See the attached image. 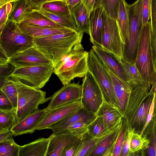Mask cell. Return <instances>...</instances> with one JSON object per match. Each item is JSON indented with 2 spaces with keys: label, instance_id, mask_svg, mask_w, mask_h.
I'll list each match as a JSON object with an SVG mask.
<instances>
[{
  "label": "cell",
  "instance_id": "59",
  "mask_svg": "<svg viewBox=\"0 0 156 156\" xmlns=\"http://www.w3.org/2000/svg\"><path fill=\"white\" fill-rule=\"evenodd\" d=\"M3 28H4V27H1V26H0V35H1V34Z\"/></svg>",
  "mask_w": 156,
  "mask_h": 156
},
{
  "label": "cell",
  "instance_id": "27",
  "mask_svg": "<svg viewBox=\"0 0 156 156\" xmlns=\"http://www.w3.org/2000/svg\"><path fill=\"white\" fill-rule=\"evenodd\" d=\"M12 2L8 14V20L19 23L21 21L26 13L31 9L28 0H15Z\"/></svg>",
  "mask_w": 156,
  "mask_h": 156
},
{
  "label": "cell",
  "instance_id": "45",
  "mask_svg": "<svg viewBox=\"0 0 156 156\" xmlns=\"http://www.w3.org/2000/svg\"><path fill=\"white\" fill-rule=\"evenodd\" d=\"M150 0H143L142 11V26L149 22L150 17Z\"/></svg>",
  "mask_w": 156,
  "mask_h": 156
},
{
  "label": "cell",
  "instance_id": "21",
  "mask_svg": "<svg viewBox=\"0 0 156 156\" xmlns=\"http://www.w3.org/2000/svg\"><path fill=\"white\" fill-rule=\"evenodd\" d=\"M16 23L24 33L33 38L43 37L75 31L63 27H42L21 23Z\"/></svg>",
  "mask_w": 156,
  "mask_h": 156
},
{
  "label": "cell",
  "instance_id": "33",
  "mask_svg": "<svg viewBox=\"0 0 156 156\" xmlns=\"http://www.w3.org/2000/svg\"><path fill=\"white\" fill-rule=\"evenodd\" d=\"M128 130L130 137L129 152L148 149L150 140L147 135L144 134L141 135Z\"/></svg>",
  "mask_w": 156,
  "mask_h": 156
},
{
  "label": "cell",
  "instance_id": "22",
  "mask_svg": "<svg viewBox=\"0 0 156 156\" xmlns=\"http://www.w3.org/2000/svg\"><path fill=\"white\" fill-rule=\"evenodd\" d=\"M95 114L102 118L109 129L114 128L123 118L118 108L104 101Z\"/></svg>",
  "mask_w": 156,
  "mask_h": 156
},
{
  "label": "cell",
  "instance_id": "52",
  "mask_svg": "<svg viewBox=\"0 0 156 156\" xmlns=\"http://www.w3.org/2000/svg\"><path fill=\"white\" fill-rule=\"evenodd\" d=\"M9 59L0 45V67L7 65L9 63Z\"/></svg>",
  "mask_w": 156,
  "mask_h": 156
},
{
  "label": "cell",
  "instance_id": "13",
  "mask_svg": "<svg viewBox=\"0 0 156 156\" xmlns=\"http://www.w3.org/2000/svg\"><path fill=\"white\" fill-rule=\"evenodd\" d=\"M81 107L80 101H76L47 111L35 128V131L49 129L53 125L74 113Z\"/></svg>",
  "mask_w": 156,
  "mask_h": 156
},
{
  "label": "cell",
  "instance_id": "16",
  "mask_svg": "<svg viewBox=\"0 0 156 156\" xmlns=\"http://www.w3.org/2000/svg\"><path fill=\"white\" fill-rule=\"evenodd\" d=\"M85 135L66 131L57 134L52 133L49 136L50 141L46 156H60L66 145L81 139Z\"/></svg>",
  "mask_w": 156,
  "mask_h": 156
},
{
  "label": "cell",
  "instance_id": "60",
  "mask_svg": "<svg viewBox=\"0 0 156 156\" xmlns=\"http://www.w3.org/2000/svg\"><path fill=\"white\" fill-rule=\"evenodd\" d=\"M5 131H6V130H4L0 128V133H1L2 132Z\"/></svg>",
  "mask_w": 156,
  "mask_h": 156
},
{
  "label": "cell",
  "instance_id": "25",
  "mask_svg": "<svg viewBox=\"0 0 156 156\" xmlns=\"http://www.w3.org/2000/svg\"><path fill=\"white\" fill-rule=\"evenodd\" d=\"M122 122V120L114 130L100 140L86 156H102L115 141Z\"/></svg>",
  "mask_w": 156,
  "mask_h": 156
},
{
  "label": "cell",
  "instance_id": "49",
  "mask_svg": "<svg viewBox=\"0 0 156 156\" xmlns=\"http://www.w3.org/2000/svg\"><path fill=\"white\" fill-rule=\"evenodd\" d=\"M129 141L128 130L123 141L119 156H128L129 152Z\"/></svg>",
  "mask_w": 156,
  "mask_h": 156
},
{
  "label": "cell",
  "instance_id": "28",
  "mask_svg": "<svg viewBox=\"0 0 156 156\" xmlns=\"http://www.w3.org/2000/svg\"><path fill=\"white\" fill-rule=\"evenodd\" d=\"M41 9L62 16H73L66 0H47L42 5Z\"/></svg>",
  "mask_w": 156,
  "mask_h": 156
},
{
  "label": "cell",
  "instance_id": "54",
  "mask_svg": "<svg viewBox=\"0 0 156 156\" xmlns=\"http://www.w3.org/2000/svg\"><path fill=\"white\" fill-rule=\"evenodd\" d=\"M66 1L71 12L82 2V0H66Z\"/></svg>",
  "mask_w": 156,
  "mask_h": 156
},
{
  "label": "cell",
  "instance_id": "14",
  "mask_svg": "<svg viewBox=\"0 0 156 156\" xmlns=\"http://www.w3.org/2000/svg\"><path fill=\"white\" fill-rule=\"evenodd\" d=\"M8 62L15 68L53 64L44 54L34 46L10 58Z\"/></svg>",
  "mask_w": 156,
  "mask_h": 156
},
{
  "label": "cell",
  "instance_id": "38",
  "mask_svg": "<svg viewBox=\"0 0 156 156\" xmlns=\"http://www.w3.org/2000/svg\"><path fill=\"white\" fill-rule=\"evenodd\" d=\"M11 102L13 108L16 110L17 105V94L12 79L7 78L1 88Z\"/></svg>",
  "mask_w": 156,
  "mask_h": 156
},
{
  "label": "cell",
  "instance_id": "29",
  "mask_svg": "<svg viewBox=\"0 0 156 156\" xmlns=\"http://www.w3.org/2000/svg\"><path fill=\"white\" fill-rule=\"evenodd\" d=\"M126 3L125 0H120L118 16L116 20L124 45L127 39L129 28Z\"/></svg>",
  "mask_w": 156,
  "mask_h": 156
},
{
  "label": "cell",
  "instance_id": "20",
  "mask_svg": "<svg viewBox=\"0 0 156 156\" xmlns=\"http://www.w3.org/2000/svg\"><path fill=\"white\" fill-rule=\"evenodd\" d=\"M44 108L38 109L14 126L11 129L13 136H16L34 133L35 128L46 114Z\"/></svg>",
  "mask_w": 156,
  "mask_h": 156
},
{
  "label": "cell",
  "instance_id": "18",
  "mask_svg": "<svg viewBox=\"0 0 156 156\" xmlns=\"http://www.w3.org/2000/svg\"><path fill=\"white\" fill-rule=\"evenodd\" d=\"M104 12L101 7H98L89 16V35L93 46L102 48V37L104 27Z\"/></svg>",
  "mask_w": 156,
  "mask_h": 156
},
{
  "label": "cell",
  "instance_id": "36",
  "mask_svg": "<svg viewBox=\"0 0 156 156\" xmlns=\"http://www.w3.org/2000/svg\"><path fill=\"white\" fill-rule=\"evenodd\" d=\"M151 40L153 59H156V0H150Z\"/></svg>",
  "mask_w": 156,
  "mask_h": 156
},
{
  "label": "cell",
  "instance_id": "37",
  "mask_svg": "<svg viewBox=\"0 0 156 156\" xmlns=\"http://www.w3.org/2000/svg\"><path fill=\"white\" fill-rule=\"evenodd\" d=\"M16 110L0 109V128L5 130H11L15 125Z\"/></svg>",
  "mask_w": 156,
  "mask_h": 156
},
{
  "label": "cell",
  "instance_id": "5",
  "mask_svg": "<svg viewBox=\"0 0 156 156\" xmlns=\"http://www.w3.org/2000/svg\"><path fill=\"white\" fill-rule=\"evenodd\" d=\"M143 0H137L131 4L126 3L129 19L128 38L124 45L122 59L135 64L137 46L142 27V11Z\"/></svg>",
  "mask_w": 156,
  "mask_h": 156
},
{
  "label": "cell",
  "instance_id": "4",
  "mask_svg": "<svg viewBox=\"0 0 156 156\" xmlns=\"http://www.w3.org/2000/svg\"><path fill=\"white\" fill-rule=\"evenodd\" d=\"M11 77L16 86L17 94L15 125L37 110L40 105L49 100L51 97L46 98L45 92L33 88L17 79Z\"/></svg>",
  "mask_w": 156,
  "mask_h": 156
},
{
  "label": "cell",
  "instance_id": "44",
  "mask_svg": "<svg viewBox=\"0 0 156 156\" xmlns=\"http://www.w3.org/2000/svg\"><path fill=\"white\" fill-rule=\"evenodd\" d=\"M89 125L85 122L79 121L71 125L65 131L84 135L87 132V127Z\"/></svg>",
  "mask_w": 156,
  "mask_h": 156
},
{
  "label": "cell",
  "instance_id": "2",
  "mask_svg": "<svg viewBox=\"0 0 156 156\" xmlns=\"http://www.w3.org/2000/svg\"><path fill=\"white\" fill-rule=\"evenodd\" d=\"M83 36L82 31H73L33 38L34 46L44 54L54 65L75 45L81 43Z\"/></svg>",
  "mask_w": 156,
  "mask_h": 156
},
{
  "label": "cell",
  "instance_id": "53",
  "mask_svg": "<svg viewBox=\"0 0 156 156\" xmlns=\"http://www.w3.org/2000/svg\"><path fill=\"white\" fill-rule=\"evenodd\" d=\"M12 132L10 130H6L0 133V142L12 137Z\"/></svg>",
  "mask_w": 156,
  "mask_h": 156
},
{
  "label": "cell",
  "instance_id": "6",
  "mask_svg": "<svg viewBox=\"0 0 156 156\" xmlns=\"http://www.w3.org/2000/svg\"><path fill=\"white\" fill-rule=\"evenodd\" d=\"M0 45L9 58L34 46L33 38L24 33L15 22L9 20L0 35Z\"/></svg>",
  "mask_w": 156,
  "mask_h": 156
},
{
  "label": "cell",
  "instance_id": "58",
  "mask_svg": "<svg viewBox=\"0 0 156 156\" xmlns=\"http://www.w3.org/2000/svg\"><path fill=\"white\" fill-rule=\"evenodd\" d=\"M6 78H0V88H1L3 84L6 80Z\"/></svg>",
  "mask_w": 156,
  "mask_h": 156
},
{
  "label": "cell",
  "instance_id": "9",
  "mask_svg": "<svg viewBox=\"0 0 156 156\" xmlns=\"http://www.w3.org/2000/svg\"><path fill=\"white\" fill-rule=\"evenodd\" d=\"M102 45L103 49L122 58L124 44L117 21L108 17L104 13Z\"/></svg>",
  "mask_w": 156,
  "mask_h": 156
},
{
  "label": "cell",
  "instance_id": "57",
  "mask_svg": "<svg viewBox=\"0 0 156 156\" xmlns=\"http://www.w3.org/2000/svg\"><path fill=\"white\" fill-rule=\"evenodd\" d=\"M14 0H0V8H2L5 5L13 2Z\"/></svg>",
  "mask_w": 156,
  "mask_h": 156
},
{
  "label": "cell",
  "instance_id": "24",
  "mask_svg": "<svg viewBox=\"0 0 156 156\" xmlns=\"http://www.w3.org/2000/svg\"><path fill=\"white\" fill-rule=\"evenodd\" d=\"M50 138H40L19 146L18 156H46Z\"/></svg>",
  "mask_w": 156,
  "mask_h": 156
},
{
  "label": "cell",
  "instance_id": "31",
  "mask_svg": "<svg viewBox=\"0 0 156 156\" xmlns=\"http://www.w3.org/2000/svg\"><path fill=\"white\" fill-rule=\"evenodd\" d=\"M38 11L62 27L77 32L81 31L80 30L73 16H62L50 13L42 9Z\"/></svg>",
  "mask_w": 156,
  "mask_h": 156
},
{
  "label": "cell",
  "instance_id": "10",
  "mask_svg": "<svg viewBox=\"0 0 156 156\" xmlns=\"http://www.w3.org/2000/svg\"><path fill=\"white\" fill-rule=\"evenodd\" d=\"M81 85V106L88 111L95 114L104 101L101 90L88 72L84 76Z\"/></svg>",
  "mask_w": 156,
  "mask_h": 156
},
{
  "label": "cell",
  "instance_id": "12",
  "mask_svg": "<svg viewBox=\"0 0 156 156\" xmlns=\"http://www.w3.org/2000/svg\"><path fill=\"white\" fill-rule=\"evenodd\" d=\"M129 83L131 85L130 91L123 115V118L126 122L131 119L148 95L151 86L144 81L139 83Z\"/></svg>",
  "mask_w": 156,
  "mask_h": 156
},
{
  "label": "cell",
  "instance_id": "56",
  "mask_svg": "<svg viewBox=\"0 0 156 156\" xmlns=\"http://www.w3.org/2000/svg\"><path fill=\"white\" fill-rule=\"evenodd\" d=\"M115 142V141L110 147L108 148L102 156H113V151Z\"/></svg>",
  "mask_w": 156,
  "mask_h": 156
},
{
  "label": "cell",
  "instance_id": "7",
  "mask_svg": "<svg viewBox=\"0 0 156 156\" xmlns=\"http://www.w3.org/2000/svg\"><path fill=\"white\" fill-rule=\"evenodd\" d=\"M87 65L88 72L98 85L104 101L119 109L111 78L102 62L92 48L88 52Z\"/></svg>",
  "mask_w": 156,
  "mask_h": 156
},
{
  "label": "cell",
  "instance_id": "42",
  "mask_svg": "<svg viewBox=\"0 0 156 156\" xmlns=\"http://www.w3.org/2000/svg\"><path fill=\"white\" fill-rule=\"evenodd\" d=\"M128 131L126 121L122 118L121 126L115 144L113 156H119L123 141Z\"/></svg>",
  "mask_w": 156,
  "mask_h": 156
},
{
  "label": "cell",
  "instance_id": "48",
  "mask_svg": "<svg viewBox=\"0 0 156 156\" xmlns=\"http://www.w3.org/2000/svg\"><path fill=\"white\" fill-rule=\"evenodd\" d=\"M15 69V68L9 62L4 66L0 67V78L9 77Z\"/></svg>",
  "mask_w": 156,
  "mask_h": 156
},
{
  "label": "cell",
  "instance_id": "35",
  "mask_svg": "<svg viewBox=\"0 0 156 156\" xmlns=\"http://www.w3.org/2000/svg\"><path fill=\"white\" fill-rule=\"evenodd\" d=\"M156 113H155L143 134L149 136L148 137L147 135L150 140L148 148L149 156H156Z\"/></svg>",
  "mask_w": 156,
  "mask_h": 156
},
{
  "label": "cell",
  "instance_id": "34",
  "mask_svg": "<svg viewBox=\"0 0 156 156\" xmlns=\"http://www.w3.org/2000/svg\"><path fill=\"white\" fill-rule=\"evenodd\" d=\"M118 60L122 68L127 81L133 84L140 83L144 81L134 64L126 62L122 59L118 58Z\"/></svg>",
  "mask_w": 156,
  "mask_h": 156
},
{
  "label": "cell",
  "instance_id": "30",
  "mask_svg": "<svg viewBox=\"0 0 156 156\" xmlns=\"http://www.w3.org/2000/svg\"><path fill=\"white\" fill-rule=\"evenodd\" d=\"M72 13L80 30L89 34L90 16L82 2Z\"/></svg>",
  "mask_w": 156,
  "mask_h": 156
},
{
  "label": "cell",
  "instance_id": "43",
  "mask_svg": "<svg viewBox=\"0 0 156 156\" xmlns=\"http://www.w3.org/2000/svg\"><path fill=\"white\" fill-rule=\"evenodd\" d=\"M83 137L66 145L60 156H74L83 144Z\"/></svg>",
  "mask_w": 156,
  "mask_h": 156
},
{
  "label": "cell",
  "instance_id": "39",
  "mask_svg": "<svg viewBox=\"0 0 156 156\" xmlns=\"http://www.w3.org/2000/svg\"><path fill=\"white\" fill-rule=\"evenodd\" d=\"M109 129L101 117L97 116L87 127V133L93 137H98L107 132Z\"/></svg>",
  "mask_w": 156,
  "mask_h": 156
},
{
  "label": "cell",
  "instance_id": "26",
  "mask_svg": "<svg viewBox=\"0 0 156 156\" xmlns=\"http://www.w3.org/2000/svg\"><path fill=\"white\" fill-rule=\"evenodd\" d=\"M20 23L38 26L63 27L39 11L33 10L27 12Z\"/></svg>",
  "mask_w": 156,
  "mask_h": 156
},
{
  "label": "cell",
  "instance_id": "50",
  "mask_svg": "<svg viewBox=\"0 0 156 156\" xmlns=\"http://www.w3.org/2000/svg\"><path fill=\"white\" fill-rule=\"evenodd\" d=\"M8 4L0 8V26L4 27L8 20L7 7Z\"/></svg>",
  "mask_w": 156,
  "mask_h": 156
},
{
  "label": "cell",
  "instance_id": "15",
  "mask_svg": "<svg viewBox=\"0 0 156 156\" xmlns=\"http://www.w3.org/2000/svg\"><path fill=\"white\" fill-rule=\"evenodd\" d=\"M156 84L152 86L150 92L143 101L131 119L126 122L129 130L140 134L146 123L147 117L156 93Z\"/></svg>",
  "mask_w": 156,
  "mask_h": 156
},
{
  "label": "cell",
  "instance_id": "17",
  "mask_svg": "<svg viewBox=\"0 0 156 156\" xmlns=\"http://www.w3.org/2000/svg\"><path fill=\"white\" fill-rule=\"evenodd\" d=\"M95 113L88 111L82 107L74 113L55 124L49 129L53 134H57L65 131L71 125L79 121L90 124L96 118Z\"/></svg>",
  "mask_w": 156,
  "mask_h": 156
},
{
  "label": "cell",
  "instance_id": "47",
  "mask_svg": "<svg viewBox=\"0 0 156 156\" xmlns=\"http://www.w3.org/2000/svg\"><path fill=\"white\" fill-rule=\"evenodd\" d=\"M0 109L8 110L14 109L11 102L1 88H0Z\"/></svg>",
  "mask_w": 156,
  "mask_h": 156
},
{
  "label": "cell",
  "instance_id": "19",
  "mask_svg": "<svg viewBox=\"0 0 156 156\" xmlns=\"http://www.w3.org/2000/svg\"><path fill=\"white\" fill-rule=\"evenodd\" d=\"M103 64L111 78L119 109L123 116L130 91V84L116 76Z\"/></svg>",
  "mask_w": 156,
  "mask_h": 156
},
{
  "label": "cell",
  "instance_id": "3",
  "mask_svg": "<svg viewBox=\"0 0 156 156\" xmlns=\"http://www.w3.org/2000/svg\"><path fill=\"white\" fill-rule=\"evenodd\" d=\"M134 64L143 81L151 86L156 83V63L153 57L149 21L142 26Z\"/></svg>",
  "mask_w": 156,
  "mask_h": 156
},
{
  "label": "cell",
  "instance_id": "46",
  "mask_svg": "<svg viewBox=\"0 0 156 156\" xmlns=\"http://www.w3.org/2000/svg\"><path fill=\"white\" fill-rule=\"evenodd\" d=\"M102 0H82L90 16L92 12L96 9L101 7Z\"/></svg>",
  "mask_w": 156,
  "mask_h": 156
},
{
  "label": "cell",
  "instance_id": "1",
  "mask_svg": "<svg viewBox=\"0 0 156 156\" xmlns=\"http://www.w3.org/2000/svg\"><path fill=\"white\" fill-rule=\"evenodd\" d=\"M88 56V52L84 50L81 43L77 44L54 65L53 72L63 85L87 74Z\"/></svg>",
  "mask_w": 156,
  "mask_h": 156
},
{
  "label": "cell",
  "instance_id": "40",
  "mask_svg": "<svg viewBox=\"0 0 156 156\" xmlns=\"http://www.w3.org/2000/svg\"><path fill=\"white\" fill-rule=\"evenodd\" d=\"M19 146L12 137L0 142V156H18Z\"/></svg>",
  "mask_w": 156,
  "mask_h": 156
},
{
  "label": "cell",
  "instance_id": "8",
  "mask_svg": "<svg viewBox=\"0 0 156 156\" xmlns=\"http://www.w3.org/2000/svg\"><path fill=\"white\" fill-rule=\"evenodd\" d=\"M54 69L53 64L22 67L15 68L10 76L40 89L49 81Z\"/></svg>",
  "mask_w": 156,
  "mask_h": 156
},
{
  "label": "cell",
  "instance_id": "32",
  "mask_svg": "<svg viewBox=\"0 0 156 156\" xmlns=\"http://www.w3.org/2000/svg\"><path fill=\"white\" fill-rule=\"evenodd\" d=\"M115 127L109 129L103 135L95 137L91 136L87 132L83 137V142L81 147L74 156H86L96 144L112 132Z\"/></svg>",
  "mask_w": 156,
  "mask_h": 156
},
{
  "label": "cell",
  "instance_id": "51",
  "mask_svg": "<svg viewBox=\"0 0 156 156\" xmlns=\"http://www.w3.org/2000/svg\"><path fill=\"white\" fill-rule=\"evenodd\" d=\"M31 10L38 11L47 0H28Z\"/></svg>",
  "mask_w": 156,
  "mask_h": 156
},
{
  "label": "cell",
  "instance_id": "41",
  "mask_svg": "<svg viewBox=\"0 0 156 156\" xmlns=\"http://www.w3.org/2000/svg\"><path fill=\"white\" fill-rule=\"evenodd\" d=\"M120 0H102L101 7L105 14L109 18L116 21Z\"/></svg>",
  "mask_w": 156,
  "mask_h": 156
},
{
  "label": "cell",
  "instance_id": "11",
  "mask_svg": "<svg viewBox=\"0 0 156 156\" xmlns=\"http://www.w3.org/2000/svg\"><path fill=\"white\" fill-rule=\"evenodd\" d=\"M82 85L79 82L70 83L63 86L51 97L50 102L45 108L47 111L76 101H80Z\"/></svg>",
  "mask_w": 156,
  "mask_h": 156
},
{
  "label": "cell",
  "instance_id": "23",
  "mask_svg": "<svg viewBox=\"0 0 156 156\" xmlns=\"http://www.w3.org/2000/svg\"><path fill=\"white\" fill-rule=\"evenodd\" d=\"M92 49L101 60L112 72L123 80L127 81L118 58L113 54L101 48H98L93 46Z\"/></svg>",
  "mask_w": 156,
  "mask_h": 156
},
{
  "label": "cell",
  "instance_id": "55",
  "mask_svg": "<svg viewBox=\"0 0 156 156\" xmlns=\"http://www.w3.org/2000/svg\"><path fill=\"white\" fill-rule=\"evenodd\" d=\"M144 151L141 150L134 152H129L128 156H145Z\"/></svg>",
  "mask_w": 156,
  "mask_h": 156
}]
</instances>
